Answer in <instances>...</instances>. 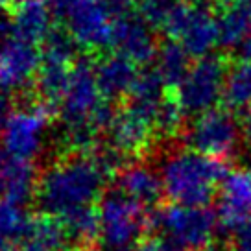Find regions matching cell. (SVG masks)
<instances>
[{
    "mask_svg": "<svg viewBox=\"0 0 251 251\" xmlns=\"http://www.w3.org/2000/svg\"><path fill=\"white\" fill-rule=\"evenodd\" d=\"M109 181L91 153L67 150L39 174L33 201L39 205L41 212L63 216L100 201Z\"/></svg>",
    "mask_w": 251,
    "mask_h": 251,
    "instance_id": "1",
    "label": "cell"
},
{
    "mask_svg": "<svg viewBox=\"0 0 251 251\" xmlns=\"http://www.w3.org/2000/svg\"><path fill=\"white\" fill-rule=\"evenodd\" d=\"M222 159L198 153L190 148L168 153L161 166L165 196L170 203L209 207L218 196L220 185L227 176Z\"/></svg>",
    "mask_w": 251,
    "mask_h": 251,
    "instance_id": "2",
    "label": "cell"
},
{
    "mask_svg": "<svg viewBox=\"0 0 251 251\" xmlns=\"http://www.w3.org/2000/svg\"><path fill=\"white\" fill-rule=\"evenodd\" d=\"M150 231L187 251H211L220 224L209 207L166 203L148 214Z\"/></svg>",
    "mask_w": 251,
    "mask_h": 251,
    "instance_id": "3",
    "label": "cell"
},
{
    "mask_svg": "<svg viewBox=\"0 0 251 251\" xmlns=\"http://www.w3.org/2000/svg\"><path fill=\"white\" fill-rule=\"evenodd\" d=\"M98 212L100 240L94 251H139L150 231L146 209L115 187L103 192Z\"/></svg>",
    "mask_w": 251,
    "mask_h": 251,
    "instance_id": "4",
    "label": "cell"
},
{
    "mask_svg": "<svg viewBox=\"0 0 251 251\" xmlns=\"http://www.w3.org/2000/svg\"><path fill=\"white\" fill-rule=\"evenodd\" d=\"M54 19L65 26L81 50L98 54L111 48L118 17L111 0H50Z\"/></svg>",
    "mask_w": 251,
    "mask_h": 251,
    "instance_id": "5",
    "label": "cell"
},
{
    "mask_svg": "<svg viewBox=\"0 0 251 251\" xmlns=\"http://www.w3.org/2000/svg\"><path fill=\"white\" fill-rule=\"evenodd\" d=\"M55 117H59L57 105L45 100L35 91L23 93L21 102L2 131V146L8 157L33 161L41 151L43 131Z\"/></svg>",
    "mask_w": 251,
    "mask_h": 251,
    "instance_id": "6",
    "label": "cell"
},
{
    "mask_svg": "<svg viewBox=\"0 0 251 251\" xmlns=\"http://www.w3.org/2000/svg\"><path fill=\"white\" fill-rule=\"evenodd\" d=\"M161 30L166 39L181 43L190 57H205L218 45L216 8L205 0H177Z\"/></svg>",
    "mask_w": 251,
    "mask_h": 251,
    "instance_id": "7",
    "label": "cell"
},
{
    "mask_svg": "<svg viewBox=\"0 0 251 251\" xmlns=\"http://www.w3.org/2000/svg\"><path fill=\"white\" fill-rule=\"evenodd\" d=\"M227 55L209 54L192 63L185 81L176 91L187 115L200 117L207 111L216 109L224 100L226 81L231 71Z\"/></svg>",
    "mask_w": 251,
    "mask_h": 251,
    "instance_id": "8",
    "label": "cell"
},
{
    "mask_svg": "<svg viewBox=\"0 0 251 251\" xmlns=\"http://www.w3.org/2000/svg\"><path fill=\"white\" fill-rule=\"evenodd\" d=\"M244 124L227 107H216L192 120L183 133L187 148L198 153L227 161L235 155L242 139Z\"/></svg>",
    "mask_w": 251,
    "mask_h": 251,
    "instance_id": "9",
    "label": "cell"
},
{
    "mask_svg": "<svg viewBox=\"0 0 251 251\" xmlns=\"http://www.w3.org/2000/svg\"><path fill=\"white\" fill-rule=\"evenodd\" d=\"M103 94L96 78V65L87 55L79 57L71 72L67 93L59 103V117L65 126L89 122L93 111L100 105Z\"/></svg>",
    "mask_w": 251,
    "mask_h": 251,
    "instance_id": "10",
    "label": "cell"
},
{
    "mask_svg": "<svg viewBox=\"0 0 251 251\" xmlns=\"http://www.w3.org/2000/svg\"><path fill=\"white\" fill-rule=\"evenodd\" d=\"M159 47L151 26L137 11L129 9L115 19L111 48L117 54H122L141 67L155 59Z\"/></svg>",
    "mask_w": 251,
    "mask_h": 251,
    "instance_id": "11",
    "label": "cell"
},
{
    "mask_svg": "<svg viewBox=\"0 0 251 251\" xmlns=\"http://www.w3.org/2000/svg\"><path fill=\"white\" fill-rule=\"evenodd\" d=\"M153 118L133 109L131 105L120 103L118 115L107 133V142L120 150L126 157H144L155 144Z\"/></svg>",
    "mask_w": 251,
    "mask_h": 251,
    "instance_id": "12",
    "label": "cell"
},
{
    "mask_svg": "<svg viewBox=\"0 0 251 251\" xmlns=\"http://www.w3.org/2000/svg\"><path fill=\"white\" fill-rule=\"evenodd\" d=\"M218 224L222 231H233L251 220V168H236L227 172L220 185Z\"/></svg>",
    "mask_w": 251,
    "mask_h": 251,
    "instance_id": "13",
    "label": "cell"
},
{
    "mask_svg": "<svg viewBox=\"0 0 251 251\" xmlns=\"http://www.w3.org/2000/svg\"><path fill=\"white\" fill-rule=\"evenodd\" d=\"M41 67V48L21 37H9L0 47V91L23 89L35 79Z\"/></svg>",
    "mask_w": 251,
    "mask_h": 251,
    "instance_id": "14",
    "label": "cell"
},
{
    "mask_svg": "<svg viewBox=\"0 0 251 251\" xmlns=\"http://www.w3.org/2000/svg\"><path fill=\"white\" fill-rule=\"evenodd\" d=\"M115 187L148 212L161 207V200L165 198L161 174L142 161L122 168L115 177Z\"/></svg>",
    "mask_w": 251,
    "mask_h": 251,
    "instance_id": "15",
    "label": "cell"
},
{
    "mask_svg": "<svg viewBox=\"0 0 251 251\" xmlns=\"http://www.w3.org/2000/svg\"><path fill=\"white\" fill-rule=\"evenodd\" d=\"M96 65V78L103 98L111 102H124L127 94L131 93L133 83L139 76V65L122 54H105Z\"/></svg>",
    "mask_w": 251,
    "mask_h": 251,
    "instance_id": "16",
    "label": "cell"
},
{
    "mask_svg": "<svg viewBox=\"0 0 251 251\" xmlns=\"http://www.w3.org/2000/svg\"><path fill=\"white\" fill-rule=\"evenodd\" d=\"M11 21L15 26V35L21 39L43 45L54 30V11L50 0H21L11 11Z\"/></svg>",
    "mask_w": 251,
    "mask_h": 251,
    "instance_id": "17",
    "label": "cell"
},
{
    "mask_svg": "<svg viewBox=\"0 0 251 251\" xmlns=\"http://www.w3.org/2000/svg\"><path fill=\"white\" fill-rule=\"evenodd\" d=\"M19 251H72L61 218L45 212L33 214L28 235L24 236Z\"/></svg>",
    "mask_w": 251,
    "mask_h": 251,
    "instance_id": "18",
    "label": "cell"
},
{
    "mask_svg": "<svg viewBox=\"0 0 251 251\" xmlns=\"http://www.w3.org/2000/svg\"><path fill=\"white\" fill-rule=\"evenodd\" d=\"M71 240L72 251H94L100 240V212L93 205L59 216Z\"/></svg>",
    "mask_w": 251,
    "mask_h": 251,
    "instance_id": "19",
    "label": "cell"
},
{
    "mask_svg": "<svg viewBox=\"0 0 251 251\" xmlns=\"http://www.w3.org/2000/svg\"><path fill=\"white\" fill-rule=\"evenodd\" d=\"M37 183H39V172L33 161L9 157L6 179H4V200L24 207L31 200H35Z\"/></svg>",
    "mask_w": 251,
    "mask_h": 251,
    "instance_id": "20",
    "label": "cell"
},
{
    "mask_svg": "<svg viewBox=\"0 0 251 251\" xmlns=\"http://www.w3.org/2000/svg\"><path fill=\"white\" fill-rule=\"evenodd\" d=\"M216 8L218 24V47L226 50H236L251 33V19L246 8L220 2Z\"/></svg>",
    "mask_w": 251,
    "mask_h": 251,
    "instance_id": "21",
    "label": "cell"
},
{
    "mask_svg": "<svg viewBox=\"0 0 251 251\" xmlns=\"http://www.w3.org/2000/svg\"><path fill=\"white\" fill-rule=\"evenodd\" d=\"M190 59H192L190 54L177 41L166 39L165 43H161L155 57V71L163 78L168 91H177L181 83L185 81L192 67Z\"/></svg>",
    "mask_w": 251,
    "mask_h": 251,
    "instance_id": "22",
    "label": "cell"
},
{
    "mask_svg": "<svg viewBox=\"0 0 251 251\" xmlns=\"http://www.w3.org/2000/svg\"><path fill=\"white\" fill-rule=\"evenodd\" d=\"M185 117L187 113L181 105L177 93L176 91H168L166 89L163 100L159 103L153 118V131H155V139L159 141H170L176 137H183L185 133Z\"/></svg>",
    "mask_w": 251,
    "mask_h": 251,
    "instance_id": "23",
    "label": "cell"
},
{
    "mask_svg": "<svg viewBox=\"0 0 251 251\" xmlns=\"http://www.w3.org/2000/svg\"><path fill=\"white\" fill-rule=\"evenodd\" d=\"M222 102L231 111H246L251 105V61L238 59L231 67Z\"/></svg>",
    "mask_w": 251,
    "mask_h": 251,
    "instance_id": "24",
    "label": "cell"
},
{
    "mask_svg": "<svg viewBox=\"0 0 251 251\" xmlns=\"http://www.w3.org/2000/svg\"><path fill=\"white\" fill-rule=\"evenodd\" d=\"M31 218L23 205H17L9 200H0V238L11 244L17 251L23 244L24 236L28 235Z\"/></svg>",
    "mask_w": 251,
    "mask_h": 251,
    "instance_id": "25",
    "label": "cell"
},
{
    "mask_svg": "<svg viewBox=\"0 0 251 251\" xmlns=\"http://www.w3.org/2000/svg\"><path fill=\"white\" fill-rule=\"evenodd\" d=\"M174 2H177V0H139L137 2V13L151 28H163Z\"/></svg>",
    "mask_w": 251,
    "mask_h": 251,
    "instance_id": "26",
    "label": "cell"
},
{
    "mask_svg": "<svg viewBox=\"0 0 251 251\" xmlns=\"http://www.w3.org/2000/svg\"><path fill=\"white\" fill-rule=\"evenodd\" d=\"M226 251H251V220L229 231Z\"/></svg>",
    "mask_w": 251,
    "mask_h": 251,
    "instance_id": "27",
    "label": "cell"
},
{
    "mask_svg": "<svg viewBox=\"0 0 251 251\" xmlns=\"http://www.w3.org/2000/svg\"><path fill=\"white\" fill-rule=\"evenodd\" d=\"M15 111V102L6 91H0V133L4 131V127L8 124L11 113Z\"/></svg>",
    "mask_w": 251,
    "mask_h": 251,
    "instance_id": "28",
    "label": "cell"
},
{
    "mask_svg": "<svg viewBox=\"0 0 251 251\" xmlns=\"http://www.w3.org/2000/svg\"><path fill=\"white\" fill-rule=\"evenodd\" d=\"M8 153L4 146H0V192L4 194V179H6V168H8Z\"/></svg>",
    "mask_w": 251,
    "mask_h": 251,
    "instance_id": "29",
    "label": "cell"
},
{
    "mask_svg": "<svg viewBox=\"0 0 251 251\" xmlns=\"http://www.w3.org/2000/svg\"><path fill=\"white\" fill-rule=\"evenodd\" d=\"M236 52H238V59L240 61H251V33L246 37L242 45L236 48Z\"/></svg>",
    "mask_w": 251,
    "mask_h": 251,
    "instance_id": "30",
    "label": "cell"
},
{
    "mask_svg": "<svg viewBox=\"0 0 251 251\" xmlns=\"http://www.w3.org/2000/svg\"><path fill=\"white\" fill-rule=\"evenodd\" d=\"M15 6H17L15 0H0V11H4V13L11 15V11L15 9Z\"/></svg>",
    "mask_w": 251,
    "mask_h": 251,
    "instance_id": "31",
    "label": "cell"
},
{
    "mask_svg": "<svg viewBox=\"0 0 251 251\" xmlns=\"http://www.w3.org/2000/svg\"><path fill=\"white\" fill-rule=\"evenodd\" d=\"M242 124H244V129L248 131V135H251V105L246 111H244Z\"/></svg>",
    "mask_w": 251,
    "mask_h": 251,
    "instance_id": "32",
    "label": "cell"
},
{
    "mask_svg": "<svg viewBox=\"0 0 251 251\" xmlns=\"http://www.w3.org/2000/svg\"><path fill=\"white\" fill-rule=\"evenodd\" d=\"M222 2H227V4H235V6H248L251 0H222Z\"/></svg>",
    "mask_w": 251,
    "mask_h": 251,
    "instance_id": "33",
    "label": "cell"
},
{
    "mask_svg": "<svg viewBox=\"0 0 251 251\" xmlns=\"http://www.w3.org/2000/svg\"><path fill=\"white\" fill-rule=\"evenodd\" d=\"M113 2H117L118 6H122V8H131V4L139 2V0H113Z\"/></svg>",
    "mask_w": 251,
    "mask_h": 251,
    "instance_id": "34",
    "label": "cell"
},
{
    "mask_svg": "<svg viewBox=\"0 0 251 251\" xmlns=\"http://www.w3.org/2000/svg\"><path fill=\"white\" fill-rule=\"evenodd\" d=\"M244 8H246V11H248V15H250V19H251V2L248 6H244Z\"/></svg>",
    "mask_w": 251,
    "mask_h": 251,
    "instance_id": "35",
    "label": "cell"
},
{
    "mask_svg": "<svg viewBox=\"0 0 251 251\" xmlns=\"http://www.w3.org/2000/svg\"><path fill=\"white\" fill-rule=\"evenodd\" d=\"M205 2H209V4H214V6H216V4H220L222 0H205Z\"/></svg>",
    "mask_w": 251,
    "mask_h": 251,
    "instance_id": "36",
    "label": "cell"
},
{
    "mask_svg": "<svg viewBox=\"0 0 251 251\" xmlns=\"http://www.w3.org/2000/svg\"><path fill=\"white\" fill-rule=\"evenodd\" d=\"M15 2H17V4H19V2H21V0H15Z\"/></svg>",
    "mask_w": 251,
    "mask_h": 251,
    "instance_id": "37",
    "label": "cell"
},
{
    "mask_svg": "<svg viewBox=\"0 0 251 251\" xmlns=\"http://www.w3.org/2000/svg\"><path fill=\"white\" fill-rule=\"evenodd\" d=\"M250 137H251V135H250ZM250 148H251V146H250Z\"/></svg>",
    "mask_w": 251,
    "mask_h": 251,
    "instance_id": "38",
    "label": "cell"
}]
</instances>
